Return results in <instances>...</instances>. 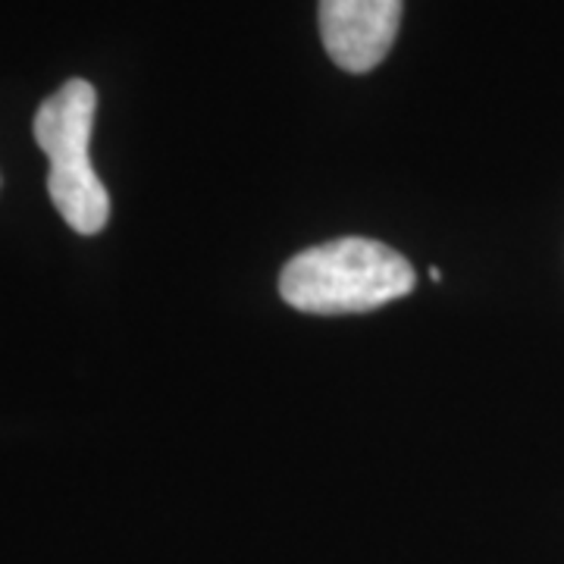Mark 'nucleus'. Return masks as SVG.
Segmentation results:
<instances>
[{"instance_id": "nucleus-1", "label": "nucleus", "mask_w": 564, "mask_h": 564, "mask_svg": "<svg viewBox=\"0 0 564 564\" xmlns=\"http://www.w3.org/2000/svg\"><path fill=\"white\" fill-rule=\"evenodd\" d=\"M414 267L389 245L348 236L307 248L285 263L280 295L304 314H364L404 299L414 289Z\"/></svg>"}, {"instance_id": "nucleus-3", "label": "nucleus", "mask_w": 564, "mask_h": 564, "mask_svg": "<svg viewBox=\"0 0 564 564\" xmlns=\"http://www.w3.org/2000/svg\"><path fill=\"white\" fill-rule=\"evenodd\" d=\"M404 0H321V39L345 73H370L392 51Z\"/></svg>"}, {"instance_id": "nucleus-2", "label": "nucleus", "mask_w": 564, "mask_h": 564, "mask_svg": "<svg viewBox=\"0 0 564 564\" xmlns=\"http://www.w3.org/2000/svg\"><path fill=\"white\" fill-rule=\"evenodd\" d=\"M98 91L85 79H69L35 113V141L51 161L47 195L79 236L101 232L110 220V195L95 173L88 144L95 129Z\"/></svg>"}]
</instances>
